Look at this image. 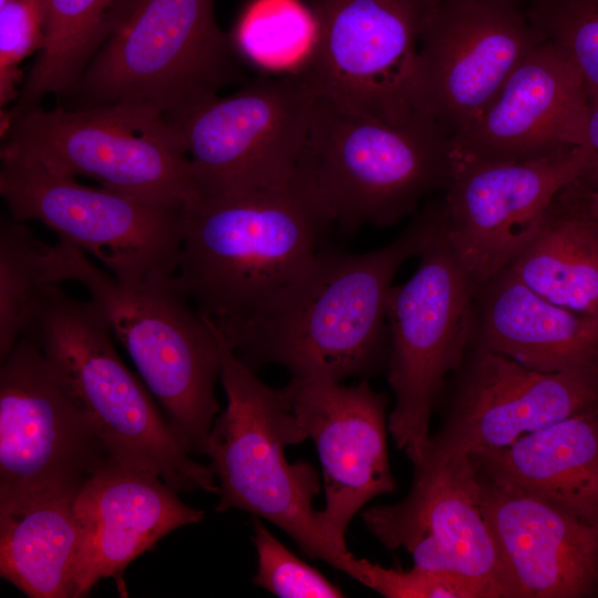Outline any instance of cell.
Segmentation results:
<instances>
[{
  "label": "cell",
  "mask_w": 598,
  "mask_h": 598,
  "mask_svg": "<svg viewBox=\"0 0 598 598\" xmlns=\"http://www.w3.org/2000/svg\"><path fill=\"white\" fill-rule=\"evenodd\" d=\"M436 198L390 244L347 254L322 247L310 266L223 337L252 370L286 368L291 378L336 382L379 371L389 359L386 305L398 269L437 229Z\"/></svg>",
  "instance_id": "6da1fadb"
},
{
  "label": "cell",
  "mask_w": 598,
  "mask_h": 598,
  "mask_svg": "<svg viewBox=\"0 0 598 598\" xmlns=\"http://www.w3.org/2000/svg\"><path fill=\"white\" fill-rule=\"evenodd\" d=\"M331 225L300 167L280 186L200 197L183 208L176 279L225 333L310 266Z\"/></svg>",
  "instance_id": "7a4b0ae2"
},
{
  "label": "cell",
  "mask_w": 598,
  "mask_h": 598,
  "mask_svg": "<svg viewBox=\"0 0 598 598\" xmlns=\"http://www.w3.org/2000/svg\"><path fill=\"white\" fill-rule=\"evenodd\" d=\"M48 282L83 286L192 454L204 455L219 412L221 338L175 274L120 278L73 245L44 246Z\"/></svg>",
  "instance_id": "3957f363"
},
{
  "label": "cell",
  "mask_w": 598,
  "mask_h": 598,
  "mask_svg": "<svg viewBox=\"0 0 598 598\" xmlns=\"http://www.w3.org/2000/svg\"><path fill=\"white\" fill-rule=\"evenodd\" d=\"M105 318L61 283L45 286L25 337L58 372L112 462L161 477L178 493L218 494L213 468L195 461L151 392L127 369Z\"/></svg>",
  "instance_id": "277c9868"
},
{
  "label": "cell",
  "mask_w": 598,
  "mask_h": 598,
  "mask_svg": "<svg viewBox=\"0 0 598 598\" xmlns=\"http://www.w3.org/2000/svg\"><path fill=\"white\" fill-rule=\"evenodd\" d=\"M220 338L219 380L227 404L214 422L206 453L219 486L215 511L236 508L268 520L307 557L321 559L362 582L360 558L339 550L321 533L318 511L312 507L321 489L318 472L306 461L289 463L286 458V447L308 436L283 388L262 382L221 332Z\"/></svg>",
  "instance_id": "5b68a950"
},
{
  "label": "cell",
  "mask_w": 598,
  "mask_h": 598,
  "mask_svg": "<svg viewBox=\"0 0 598 598\" xmlns=\"http://www.w3.org/2000/svg\"><path fill=\"white\" fill-rule=\"evenodd\" d=\"M451 140L419 113L403 124L346 113L318 97L300 163L332 225L388 227L445 190Z\"/></svg>",
  "instance_id": "8992f818"
},
{
  "label": "cell",
  "mask_w": 598,
  "mask_h": 598,
  "mask_svg": "<svg viewBox=\"0 0 598 598\" xmlns=\"http://www.w3.org/2000/svg\"><path fill=\"white\" fill-rule=\"evenodd\" d=\"M215 0H138L62 97L65 109L152 106L171 121L237 82L246 63Z\"/></svg>",
  "instance_id": "52a82bcc"
},
{
  "label": "cell",
  "mask_w": 598,
  "mask_h": 598,
  "mask_svg": "<svg viewBox=\"0 0 598 598\" xmlns=\"http://www.w3.org/2000/svg\"><path fill=\"white\" fill-rule=\"evenodd\" d=\"M1 137V153L148 203L183 208L200 198L177 125L148 105L39 106L2 126Z\"/></svg>",
  "instance_id": "ba28073f"
},
{
  "label": "cell",
  "mask_w": 598,
  "mask_h": 598,
  "mask_svg": "<svg viewBox=\"0 0 598 598\" xmlns=\"http://www.w3.org/2000/svg\"><path fill=\"white\" fill-rule=\"evenodd\" d=\"M441 221L419 254L415 272L392 286L386 305L388 381L395 398L388 429L410 462L430 441L433 408L465 358L473 326L476 287L448 247Z\"/></svg>",
  "instance_id": "9c48e42d"
},
{
  "label": "cell",
  "mask_w": 598,
  "mask_h": 598,
  "mask_svg": "<svg viewBox=\"0 0 598 598\" xmlns=\"http://www.w3.org/2000/svg\"><path fill=\"white\" fill-rule=\"evenodd\" d=\"M317 101L298 72L266 75L173 120L200 197L244 194L292 181Z\"/></svg>",
  "instance_id": "30bf717a"
},
{
  "label": "cell",
  "mask_w": 598,
  "mask_h": 598,
  "mask_svg": "<svg viewBox=\"0 0 598 598\" xmlns=\"http://www.w3.org/2000/svg\"><path fill=\"white\" fill-rule=\"evenodd\" d=\"M433 0H310L312 49L297 71L317 96L349 114L403 124L419 112L414 78Z\"/></svg>",
  "instance_id": "8fae6325"
},
{
  "label": "cell",
  "mask_w": 598,
  "mask_h": 598,
  "mask_svg": "<svg viewBox=\"0 0 598 598\" xmlns=\"http://www.w3.org/2000/svg\"><path fill=\"white\" fill-rule=\"evenodd\" d=\"M0 194L9 215L37 220L120 278L175 274L183 208L148 203L1 153Z\"/></svg>",
  "instance_id": "7c38bea8"
},
{
  "label": "cell",
  "mask_w": 598,
  "mask_h": 598,
  "mask_svg": "<svg viewBox=\"0 0 598 598\" xmlns=\"http://www.w3.org/2000/svg\"><path fill=\"white\" fill-rule=\"evenodd\" d=\"M543 41L522 6L433 0L419 42L415 110L452 138L491 106Z\"/></svg>",
  "instance_id": "4fadbf2b"
},
{
  "label": "cell",
  "mask_w": 598,
  "mask_h": 598,
  "mask_svg": "<svg viewBox=\"0 0 598 598\" xmlns=\"http://www.w3.org/2000/svg\"><path fill=\"white\" fill-rule=\"evenodd\" d=\"M111 462L43 351L21 338L0 368V502L80 489Z\"/></svg>",
  "instance_id": "5bb4252c"
},
{
  "label": "cell",
  "mask_w": 598,
  "mask_h": 598,
  "mask_svg": "<svg viewBox=\"0 0 598 598\" xmlns=\"http://www.w3.org/2000/svg\"><path fill=\"white\" fill-rule=\"evenodd\" d=\"M590 156L588 143L564 154L527 161L454 154L451 181L442 196L441 227L475 287L509 265Z\"/></svg>",
  "instance_id": "9a60e30c"
},
{
  "label": "cell",
  "mask_w": 598,
  "mask_h": 598,
  "mask_svg": "<svg viewBox=\"0 0 598 598\" xmlns=\"http://www.w3.org/2000/svg\"><path fill=\"white\" fill-rule=\"evenodd\" d=\"M439 431L426 445L453 461L497 450L570 416L598 409V367L542 372L468 346L454 372Z\"/></svg>",
  "instance_id": "2e32d148"
},
{
  "label": "cell",
  "mask_w": 598,
  "mask_h": 598,
  "mask_svg": "<svg viewBox=\"0 0 598 598\" xmlns=\"http://www.w3.org/2000/svg\"><path fill=\"white\" fill-rule=\"evenodd\" d=\"M411 463L408 495L365 509L368 530L386 549L404 548L415 566L481 580L502 598H524L483 514L470 461L448 460L425 447Z\"/></svg>",
  "instance_id": "e0dca14e"
},
{
  "label": "cell",
  "mask_w": 598,
  "mask_h": 598,
  "mask_svg": "<svg viewBox=\"0 0 598 598\" xmlns=\"http://www.w3.org/2000/svg\"><path fill=\"white\" fill-rule=\"evenodd\" d=\"M289 405L319 454L326 503L318 524L343 553L348 526L372 498L396 488L388 446V398L367 381L343 385L324 379L291 378Z\"/></svg>",
  "instance_id": "ac0fdd59"
},
{
  "label": "cell",
  "mask_w": 598,
  "mask_h": 598,
  "mask_svg": "<svg viewBox=\"0 0 598 598\" xmlns=\"http://www.w3.org/2000/svg\"><path fill=\"white\" fill-rule=\"evenodd\" d=\"M588 92L571 62L550 42L515 69L491 106L451 140L454 154L527 161L587 143Z\"/></svg>",
  "instance_id": "d6986e66"
},
{
  "label": "cell",
  "mask_w": 598,
  "mask_h": 598,
  "mask_svg": "<svg viewBox=\"0 0 598 598\" xmlns=\"http://www.w3.org/2000/svg\"><path fill=\"white\" fill-rule=\"evenodd\" d=\"M476 477L483 514L524 598L598 597V525Z\"/></svg>",
  "instance_id": "ffe728a7"
},
{
  "label": "cell",
  "mask_w": 598,
  "mask_h": 598,
  "mask_svg": "<svg viewBox=\"0 0 598 598\" xmlns=\"http://www.w3.org/2000/svg\"><path fill=\"white\" fill-rule=\"evenodd\" d=\"M82 532L76 598L125 568L171 532L204 519L161 477L111 462L79 491Z\"/></svg>",
  "instance_id": "44dd1931"
},
{
  "label": "cell",
  "mask_w": 598,
  "mask_h": 598,
  "mask_svg": "<svg viewBox=\"0 0 598 598\" xmlns=\"http://www.w3.org/2000/svg\"><path fill=\"white\" fill-rule=\"evenodd\" d=\"M468 346L542 372L598 367V318L548 301L505 268L475 288Z\"/></svg>",
  "instance_id": "7402d4cb"
},
{
  "label": "cell",
  "mask_w": 598,
  "mask_h": 598,
  "mask_svg": "<svg viewBox=\"0 0 598 598\" xmlns=\"http://www.w3.org/2000/svg\"><path fill=\"white\" fill-rule=\"evenodd\" d=\"M475 472L494 484L598 525V409L474 453Z\"/></svg>",
  "instance_id": "603a6c76"
},
{
  "label": "cell",
  "mask_w": 598,
  "mask_h": 598,
  "mask_svg": "<svg viewBox=\"0 0 598 598\" xmlns=\"http://www.w3.org/2000/svg\"><path fill=\"white\" fill-rule=\"evenodd\" d=\"M80 489L44 491L0 502V576L30 598H76Z\"/></svg>",
  "instance_id": "cb8c5ba5"
},
{
  "label": "cell",
  "mask_w": 598,
  "mask_h": 598,
  "mask_svg": "<svg viewBox=\"0 0 598 598\" xmlns=\"http://www.w3.org/2000/svg\"><path fill=\"white\" fill-rule=\"evenodd\" d=\"M138 0H48L45 41L4 123L71 90Z\"/></svg>",
  "instance_id": "d4e9b609"
},
{
  "label": "cell",
  "mask_w": 598,
  "mask_h": 598,
  "mask_svg": "<svg viewBox=\"0 0 598 598\" xmlns=\"http://www.w3.org/2000/svg\"><path fill=\"white\" fill-rule=\"evenodd\" d=\"M506 268L548 301L598 318V226L556 198Z\"/></svg>",
  "instance_id": "484cf974"
},
{
  "label": "cell",
  "mask_w": 598,
  "mask_h": 598,
  "mask_svg": "<svg viewBox=\"0 0 598 598\" xmlns=\"http://www.w3.org/2000/svg\"><path fill=\"white\" fill-rule=\"evenodd\" d=\"M310 4L301 0H251L231 34L246 63L279 75L297 72L316 38Z\"/></svg>",
  "instance_id": "4316f807"
},
{
  "label": "cell",
  "mask_w": 598,
  "mask_h": 598,
  "mask_svg": "<svg viewBox=\"0 0 598 598\" xmlns=\"http://www.w3.org/2000/svg\"><path fill=\"white\" fill-rule=\"evenodd\" d=\"M44 244L25 221L10 215L0 224V358L25 337L45 286ZM51 283V282H50Z\"/></svg>",
  "instance_id": "83f0119b"
},
{
  "label": "cell",
  "mask_w": 598,
  "mask_h": 598,
  "mask_svg": "<svg viewBox=\"0 0 598 598\" xmlns=\"http://www.w3.org/2000/svg\"><path fill=\"white\" fill-rule=\"evenodd\" d=\"M525 12L544 40L576 68L588 96L598 92V0H529Z\"/></svg>",
  "instance_id": "f1b7e54d"
},
{
  "label": "cell",
  "mask_w": 598,
  "mask_h": 598,
  "mask_svg": "<svg viewBox=\"0 0 598 598\" xmlns=\"http://www.w3.org/2000/svg\"><path fill=\"white\" fill-rule=\"evenodd\" d=\"M257 571L252 584L280 598H341L344 592L280 543L259 517L252 519Z\"/></svg>",
  "instance_id": "f546056e"
},
{
  "label": "cell",
  "mask_w": 598,
  "mask_h": 598,
  "mask_svg": "<svg viewBox=\"0 0 598 598\" xmlns=\"http://www.w3.org/2000/svg\"><path fill=\"white\" fill-rule=\"evenodd\" d=\"M362 585L385 598H502L487 584L456 573L413 566L394 569L360 558Z\"/></svg>",
  "instance_id": "4dcf8cb0"
},
{
  "label": "cell",
  "mask_w": 598,
  "mask_h": 598,
  "mask_svg": "<svg viewBox=\"0 0 598 598\" xmlns=\"http://www.w3.org/2000/svg\"><path fill=\"white\" fill-rule=\"evenodd\" d=\"M48 0H9L0 7V105L19 95L20 63L45 41Z\"/></svg>",
  "instance_id": "1f68e13d"
},
{
  "label": "cell",
  "mask_w": 598,
  "mask_h": 598,
  "mask_svg": "<svg viewBox=\"0 0 598 598\" xmlns=\"http://www.w3.org/2000/svg\"><path fill=\"white\" fill-rule=\"evenodd\" d=\"M588 97L587 143L591 148V156L574 183L598 190V92Z\"/></svg>",
  "instance_id": "d6a6232c"
},
{
  "label": "cell",
  "mask_w": 598,
  "mask_h": 598,
  "mask_svg": "<svg viewBox=\"0 0 598 598\" xmlns=\"http://www.w3.org/2000/svg\"><path fill=\"white\" fill-rule=\"evenodd\" d=\"M556 202L598 226V190L580 187L573 182L557 195Z\"/></svg>",
  "instance_id": "836d02e7"
},
{
  "label": "cell",
  "mask_w": 598,
  "mask_h": 598,
  "mask_svg": "<svg viewBox=\"0 0 598 598\" xmlns=\"http://www.w3.org/2000/svg\"><path fill=\"white\" fill-rule=\"evenodd\" d=\"M501 1H507V2H512V3H515V4L522 6V4H526L529 0H501Z\"/></svg>",
  "instance_id": "e575fe53"
},
{
  "label": "cell",
  "mask_w": 598,
  "mask_h": 598,
  "mask_svg": "<svg viewBox=\"0 0 598 598\" xmlns=\"http://www.w3.org/2000/svg\"><path fill=\"white\" fill-rule=\"evenodd\" d=\"M9 0H0V7L3 6L6 2H8Z\"/></svg>",
  "instance_id": "d590c367"
}]
</instances>
